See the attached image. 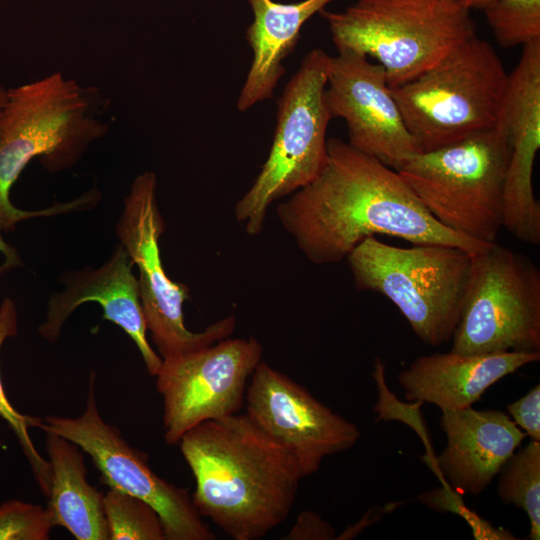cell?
<instances>
[{
	"mask_svg": "<svg viewBox=\"0 0 540 540\" xmlns=\"http://www.w3.org/2000/svg\"><path fill=\"white\" fill-rule=\"evenodd\" d=\"M157 198V177L143 172L133 180L116 226L120 244L139 272L138 284L147 330L162 360L172 359L230 337L233 315L200 332L185 326L183 305L190 298L187 285L173 281L163 267L159 241L165 232Z\"/></svg>",
	"mask_w": 540,
	"mask_h": 540,
	"instance_id": "30bf717a",
	"label": "cell"
},
{
	"mask_svg": "<svg viewBox=\"0 0 540 540\" xmlns=\"http://www.w3.org/2000/svg\"><path fill=\"white\" fill-rule=\"evenodd\" d=\"M38 428L58 434L80 447L109 488L134 495L154 508L166 540H213L215 534L195 508L189 492L158 476L148 457L130 446L120 430L103 420L95 397V374L89 377L85 410L78 417L48 415Z\"/></svg>",
	"mask_w": 540,
	"mask_h": 540,
	"instance_id": "8fae6325",
	"label": "cell"
},
{
	"mask_svg": "<svg viewBox=\"0 0 540 540\" xmlns=\"http://www.w3.org/2000/svg\"><path fill=\"white\" fill-rule=\"evenodd\" d=\"M51 468L47 510L53 527L68 530L78 540H110L102 494L87 481L80 447L46 432Z\"/></svg>",
	"mask_w": 540,
	"mask_h": 540,
	"instance_id": "ffe728a7",
	"label": "cell"
},
{
	"mask_svg": "<svg viewBox=\"0 0 540 540\" xmlns=\"http://www.w3.org/2000/svg\"><path fill=\"white\" fill-rule=\"evenodd\" d=\"M1 445H2V440H1V438H0V446H1Z\"/></svg>",
	"mask_w": 540,
	"mask_h": 540,
	"instance_id": "4dcf8cb0",
	"label": "cell"
},
{
	"mask_svg": "<svg viewBox=\"0 0 540 540\" xmlns=\"http://www.w3.org/2000/svg\"><path fill=\"white\" fill-rule=\"evenodd\" d=\"M508 75L494 48L475 35L391 91L409 133L425 152L495 126Z\"/></svg>",
	"mask_w": 540,
	"mask_h": 540,
	"instance_id": "5b68a950",
	"label": "cell"
},
{
	"mask_svg": "<svg viewBox=\"0 0 540 540\" xmlns=\"http://www.w3.org/2000/svg\"><path fill=\"white\" fill-rule=\"evenodd\" d=\"M455 1L463 2V0H455Z\"/></svg>",
	"mask_w": 540,
	"mask_h": 540,
	"instance_id": "1f68e13d",
	"label": "cell"
},
{
	"mask_svg": "<svg viewBox=\"0 0 540 540\" xmlns=\"http://www.w3.org/2000/svg\"><path fill=\"white\" fill-rule=\"evenodd\" d=\"M103 501L110 540H166L159 515L144 500L109 488Z\"/></svg>",
	"mask_w": 540,
	"mask_h": 540,
	"instance_id": "603a6c76",
	"label": "cell"
},
{
	"mask_svg": "<svg viewBox=\"0 0 540 540\" xmlns=\"http://www.w3.org/2000/svg\"><path fill=\"white\" fill-rule=\"evenodd\" d=\"M326 100L345 121L348 144L398 171L420 152L388 84L384 68L354 52L331 56Z\"/></svg>",
	"mask_w": 540,
	"mask_h": 540,
	"instance_id": "5bb4252c",
	"label": "cell"
},
{
	"mask_svg": "<svg viewBox=\"0 0 540 540\" xmlns=\"http://www.w3.org/2000/svg\"><path fill=\"white\" fill-rule=\"evenodd\" d=\"M17 334V312L14 302L5 298L0 306V348L6 338ZM0 417L4 419L17 437L32 468L35 481L45 497L51 484V468L34 446L29 428L38 427L42 418L19 413L9 402L0 376Z\"/></svg>",
	"mask_w": 540,
	"mask_h": 540,
	"instance_id": "7402d4cb",
	"label": "cell"
},
{
	"mask_svg": "<svg viewBox=\"0 0 540 540\" xmlns=\"http://www.w3.org/2000/svg\"><path fill=\"white\" fill-rule=\"evenodd\" d=\"M509 147L500 124L458 142L419 152L397 171L434 219L485 244L503 227Z\"/></svg>",
	"mask_w": 540,
	"mask_h": 540,
	"instance_id": "52a82bcc",
	"label": "cell"
},
{
	"mask_svg": "<svg viewBox=\"0 0 540 540\" xmlns=\"http://www.w3.org/2000/svg\"><path fill=\"white\" fill-rule=\"evenodd\" d=\"M483 11L501 47L540 39V0H496Z\"/></svg>",
	"mask_w": 540,
	"mask_h": 540,
	"instance_id": "cb8c5ba5",
	"label": "cell"
},
{
	"mask_svg": "<svg viewBox=\"0 0 540 540\" xmlns=\"http://www.w3.org/2000/svg\"><path fill=\"white\" fill-rule=\"evenodd\" d=\"M8 99V89L0 84V115L6 105Z\"/></svg>",
	"mask_w": 540,
	"mask_h": 540,
	"instance_id": "f546056e",
	"label": "cell"
},
{
	"mask_svg": "<svg viewBox=\"0 0 540 540\" xmlns=\"http://www.w3.org/2000/svg\"><path fill=\"white\" fill-rule=\"evenodd\" d=\"M133 267L119 243L101 267L67 273L62 278L64 290L53 294L48 302L46 320L40 325L39 334L49 342L57 341L72 312L83 303L96 302L103 309V319L119 326L133 340L148 373L155 377L162 359L147 339L139 284Z\"/></svg>",
	"mask_w": 540,
	"mask_h": 540,
	"instance_id": "2e32d148",
	"label": "cell"
},
{
	"mask_svg": "<svg viewBox=\"0 0 540 540\" xmlns=\"http://www.w3.org/2000/svg\"><path fill=\"white\" fill-rule=\"evenodd\" d=\"M441 412L440 427L447 444L433 459L435 467L450 490L477 496L499 474L526 434L499 410L470 406Z\"/></svg>",
	"mask_w": 540,
	"mask_h": 540,
	"instance_id": "e0dca14e",
	"label": "cell"
},
{
	"mask_svg": "<svg viewBox=\"0 0 540 540\" xmlns=\"http://www.w3.org/2000/svg\"><path fill=\"white\" fill-rule=\"evenodd\" d=\"M539 360L540 352L435 353L417 357L397 380L408 401L458 410L478 402L500 379Z\"/></svg>",
	"mask_w": 540,
	"mask_h": 540,
	"instance_id": "ac0fdd59",
	"label": "cell"
},
{
	"mask_svg": "<svg viewBox=\"0 0 540 540\" xmlns=\"http://www.w3.org/2000/svg\"><path fill=\"white\" fill-rule=\"evenodd\" d=\"M327 155L321 173L276 208L282 227L311 263L341 262L375 234L471 255L489 245L440 224L399 173L378 159L333 137Z\"/></svg>",
	"mask_w": 540,
	"mask_h": 540,
	"instance_id": "6da1fadb",
	"label": "cell"
},
{
	"mask_svg": "<svg viewBox=\"0 0 540 540\" xmlns=\"http://www.w3.org/2000/svg\"><path fill=\"white\" fill-rule=\"evenodd\" d=\"M498 494L527 514L529 540L540 539V442L530 440L514 452L499 472Z\"/></svg>",
	"mask_w": 540,
	"mask_h": 540,
	"instance_id": "44dd1931",
	"label": "cell"
},
{
	"mask_svg": "<svg viewBox=\"0 0 540 540\" xmlns=\"http://www.w3.org/2000/svg\"><path fill=\"white\" fill-rule=\"evenodd\" d=\"M109 127L97 116L92 92L60 72L8 89L0 115V230L13 231L17 223L33 217L89 208L84 193L70 202L26 211L12 204L10 191L34 158L48 172L68 170Z\"/></svg>",
	"mask_w": 540,
	"mask_h": 540,
	"instance_id": "3957f363",
	"label": "cell"
},
{
	"mask_svg": "<svg viewBox=\"0 0 540 540\" xmlns=\"http://www.w3.org/2000/svg\"><path fill=\"white\" fill-rule=\"evenodd\" d=\"M333 527L313 511H303L299 514L285 540H328L334 539Z\"/></svg>",
	"mask_w": 540,
	"mask_h": 540,
	"instance_id": "4316f807",
	"label": "cell"
},
{
	"mask_svg": "<svg viewBox=\"0 0 540 540\" xmlns=\"http://www.w3.org/2000/svg\"><path fill=\"white\" fill-rule=\"evenodd\" d=\"M1 232L0 230V252L4 255V263L0 267V271L3 272L19 267L21 265V259L16 249L3 239Z\"/></svg>",
	"mask_w": 540,
	"mask_h": 540,
	"instance_id": "83f0119b",
	"label": "cell"
},
{
	"mask_svg": "<svg viewBox=\"0 0 540 540\" xmlns=\"http://www.w3.org/2000/svg\"><path fill=\"white\" fill-rule=\"evenodd\" d=\"M509 147L503 227L518 240L540 243V203L532 185L540 148V39L527 43L508 84L497 121Z\"/></svg>",
	"mask_w": 540,
	"mask_h": 540,
	"instance_id": "9a60e30c",
	"label": "cell"
},
{
	"mask_svg": "<svg viewBox=\"0 0 540 540\" xmlns=\"http://www.w3.org/2000/svg\"><path fill=\"white\" fill-rule=\"evenodd\" d=\"M330 59L322 49L309 51L277 100L269 154L234 209L236 221L250 236L263 231L274 202L312 182L326 165L332 119L326 100Z\"/></svg>",
	"mask_w": 540,
	"mask_h": 540,
	"instance_id": "ba28073f",
	"label": "cell"
},
{
	"mask_svg": "<svg viewBox=\"0 0 540 540\" xmlns=\"http://www.w3.org/2000/svg\"><path fill=\"white\" fill-rule=\"evenodd\" d=\"M338 52L378 61L390 88L416 78L476 35L470 10L455 0H359L323 9Z\"/></svg>",
	"mask_w": 540,
	"mask_h": 540,
	"instance_id": "277c9868",
	"label": "cell"
},
{
	"mask_svg": "<svg viewBox=\"0 0 540 540\" xmlns=\"http://www.w3.org/2000/svg\"><path fill=\"white\" fill-rule=\"evenodd\" d=\"M262 353V345L255 337H227L200 350L162 360L155 377L163 399L166 443L178 444L194 426L238 413Z\"/></svg>",
	"mask_w": 540,
	"mask_h": 540,
	"instance_id": "7c38bea8",
	"label": "cell"
},
{
	"mask_svg": "<svg viewBox=\"0 0 540 540\" xmlns=\"http://www.w3.org/2000/svg\"><path fill=\"white\" fill-rule=\"evenodd\" d=\"M178 445L195 508L234 540L262 538L290 514L303 478L297 462L246 413L202 422Z\"/></svg>",
	"mask_w": 540,
	"mask_h": 540,
	"instance_id": "7a4b0ae2",
	"label": "cell"
},
{
	"mask_svg": "<svg viewBox=\"0 0 540 540\" xmlns=\"http://www.w3.org/2000/svg\"><path fill=\"white\" fill-rule=\"evenodd\" d=\"M253 21L245 38L252 61L237 98L240 112L272 98L286 69L284 60L294 51L304 24L336 0H301L281 3L274 0H247Z\"/></svg>",
	"mask_w": 540,
	"mask_h": 540,
	"instance_id": "d6986e66",
	"label": "cell"
},
{
	"mask_svg": "<svg viewBox=\"0 0 540 540\" xmlns=\"http://www.w3.org/2000/svg\"><path fill=\"white\" fill-rule=\"evenodd\" d=\"M451 351L540 352V269L528 256L489 244L471 255Z\"/></svg>",
	"mask_w": 540,
	"mask_h": 540,
	"instance_id": "9c48e42d",
	"label": "cell"
},
{
	"mask_svg": "<svg viewBox=\"0 0 540 540\" xmlns=\"http://www.w3.org/2000/svg\"><path fill=\"white\" fill-rule=\"evenodd\" d=\"M496 0H463V4L469 10L480 9L484 10L487 6L495 2Z\"/></svg>",
	"mask_w": 540,
	"mask_h": 540,
	"instance_id": "f1b7e54d",
	"label": "cell"
},
{
	"mask_svg": "<svg viewBox=\"0 0 540 540\" xmlns=\"http://www.w3.org/2000/svg\"><path fill=\"white\" fill-rule=\"evenodd\" d=\"M346 259L357 290L388 298L423 343L436 347L452 339L467 287L471 254L441 244L400 248L371 236Z\"/></svg>",
	"mask_w": 540,
	"mask_h": 540,
	"instance_id": "8992f818",
	"label": "cell"
},
{
	"mask_svg": "<svg viewBox=\"0 0 540 540\" xmlns=\"http://www.w3.org/2000/svg\"><path fill=\"white\" fill-rule=\"evenodd\" d=\"M510 418L530 440L540 442V385L507 405Z\"/></svg>",
	"mask_w": 540,
	"mask_h": 540,
	"instance_id": "484cf974",
	"label": "cell"
},
{
	"mask_svg": "<svg viewBox=\"0 0 540 540\" xmlns=\"http://www.w3.org/2000/svg\"><path fill=\"white\" fill-rule=\"evenodd\" d=\"M52 528L47 508L20 500L0 505V540H47Z\"/></svg>",
	"mask_w": 540,
	"mask_h": 540,
	"instance_id": "d4e9b609",
	"label": "cell"
},
{
	"mask_svg": "<svg viewBox=\"0 0 540 540\" xmlns=\"http://www.w3.org/2000/svg\"><path fill=\"white\" fill-rule=\"evenodd\" d=\"M246 414L296 460L302 477L327 456L352 448L358 426L335 413L305 387L261 360L246 389Z\"/></svg>",
	"mask_w": 540,
	"mask_h": 540,
	"instance_id": "4fadbf2b",
	"label": "cell"
}]
</instances>
